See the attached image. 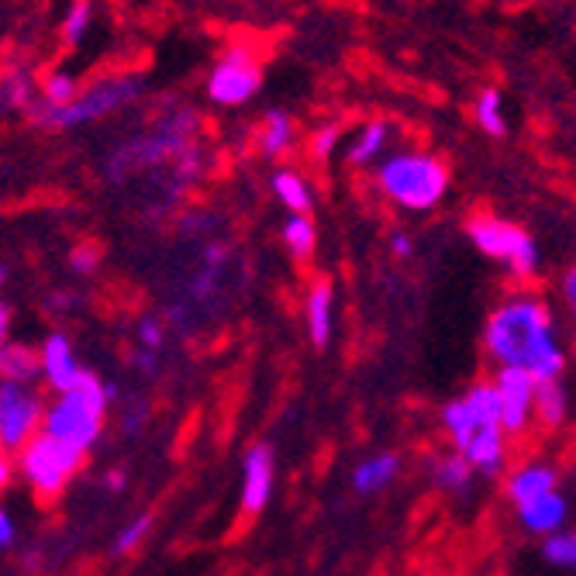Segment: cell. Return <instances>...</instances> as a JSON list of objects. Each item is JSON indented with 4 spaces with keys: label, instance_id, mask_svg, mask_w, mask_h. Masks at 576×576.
Returning <instances> with one entry per match:
<instances>
[{
    "label": "cell",
    "instance_id": "obj_13",
    "mask_svg": "<svg viewBox=\"0 0 576 576\" xmlns=\"http://www.w3.org/2000/svg\"><path fill=\"white\" fill-rule=\"evenodd\" d=\"M38 355H42V380L49 383V387L56 394L69 391V387H77V383L83 380V366L77 363V349L74 342L66 339L63 331H53V335H45V342L38 346Z\"/></svg>",
    "mask_w": 576,
    "mask_h": 576
},
{
    "label": "cell",
    "instance_id": "obj_23",
    "mask_svg": "<svg viewBox=\"0 0 576 576\" xmlns=\"http://www.w3.org/2000/svg\"><path fill=\"white\" fill-rule=\"evenodd\" d=\"M0 373H4V380H14V383L42 380V355H38V349L8 342L4 349H0Z\"/></svg>",
    "mask_w": 576,
    "mask_h": 576
},
{
    "label": "cell",
    "instance_id": "obj_29",
    "mask_svg": "<svg viewBox=\"0 0 576 576\" xmlns=\"http://www.w3.org/2000/svg\"><path fill=\"white\" fill-rule=\"evenodd\" d=\"M90 21H93V11H90V0H74L63 18V42L74 49V45H80L90 32Z\"/></svg>",
    "mask_w": 576,
    "mask_h": 576
},
{
    "label": "cell",
    "instance_id": "obj_32",
    "mask_svg": "<svg viewBox=\"0 0 576 576\" xmlns=\"http://www.w3.org/2000/svg\"><path fill=\"white\" fill-rule=\"evenodd\" d=\"M149 528H153V518H149V515H142V518H135L132 524H125L122 535L114 539V552H117V556H128V552H135L142 542H146Z\"/></svg>",
    "mask_w": 576,
    "mask_h": 576
},
{
    "label": "cell",
    "instance_id": "obj_21",
    "mask_svg": "<svg viewBox=\"0 0 576 576\" xmlns=\"http://www.w3.org/2000/svg\"><path fill=\"white\" fill-rule=\"evenodd\" d=\"M473 466L463 452H449V455H436V460H428V476L431 484L445 494H466L473 487Z\"/></svg>",
    "mask_w": 576,
    "mask_h": 576
},
{
    "label": "cell",
    "instance_id": "obj_42",
    "mask_svg": "<svg viewBox=\"0 0 576 576\" xmlns=\"http://www.w3.org/2000/svg\"><path fill=\"white\" fill-rule=\"evenodd\" d=\"M8 328H11V304H0V331L8 335Z\"/></svg>",
    "mask_w": 576,
    "mask_h": 576
},
{
    "label": "cell",
    "instance_id": "obj_27",
    "mask_svg": "<svg viewBox=\"0 0 576 576\" xmlns=\"http://www.w3.org/2000/svg\"><path fill=\"white\" fill-rule=\"evenodd\" d=\"M38 98H42V87H35V77L29 74V69H14V74H8V80H4V108L8 111L29 114Z\"/></svg>",
    "mask_w": 576,
    "mask_h": 576
},
{
    "label": "cell",
    "instance_id": "obj_37",
    "mask_svg": "<svg viewBox=\"0 0 576 576\" xmlns=\"http://www.w3.org/2000/svg\"><path fill=\"white\" fill-rule=\"evenodd\" d=\"M80 297L74 291H53L49 297H45V307H53V310H74Z\"/></svg>",
    "mask_w": 576,
    "mask_h": 576
},
{
    "label": "cell",
    "instance_id": "obj_5",
    "mask_svg": "<svg viewBox=\"0 0 576 576\" xmlns=\"http://www.w3.org/2000/svg\"><path fill=\"white\" fill-rule=\"evenodd\" d=\"M142 98V80L138 77H108L101 83L87 87L74 104L66 108H45L42 101H35V108L29 111V117L45 128V132H77L87 125H98L104 117L125 111L128 104H135Z\"/></svg>",
    "mask_w": 576,
    "mask_h": 576
},
{
    "label": "cell",
    "instance_id": "obj_30",
    "mask_svg": "<svg viewBox=\"0 0 576 576\" xmlns=\"http://www.w3.org/2000/svg\"><path fill=\"white\" fill-rule=\"evenodd\" d=\"M545 563L563 566V569H576V532H556L545 539Z\"/></svg>",
    "mask_w": 576,
    "mask_h": 576
},
{
    "label": "cell",
    "instance_id": "obj_7",
    "mask_svg": "<svg viewBox=\"0 0 576 576\" xmlns=\"http://www.w3.org/2000/svg\"><path fill=\"white\" fill-rule=\"evenodd\" d=\"M466 235L479 252H484L487 259L504 262L515 276H535L539 273L542 256H539L535 238L524 228L504 222V218H473Z\"/></svg>",
    "mask_w": 576,
    "mask_h": 576
},
{
    "label": "cell",
    "instance_id": "obj_4",
    "mask_svg": "<svg viewBox=\"0 0 576 576\" xmlns=\"http://www.w3.org/2000/svg\"><path fill=\"white\" fill-rule=\"evenodd\" d=\"M108 404H111L108 383L98 380L93 373H83L77 387L56 394V400L45 407L42 431H49V436H56L69 445H77L80 452H90L93 445H98V439L104 436Z\"/></svg>",
    "mask_w": 576,
    "mask_h": 576
},
{
    "label": "cell",
    "instance_id": "obj_25",
    "mask_svg": "<svg viewBox=\"0 0 576 576\" xmlns=\"http://www.w3.org/2000/svg\"><path fill=\"white\" fill-rule=\"evenodd\" d=\"M283 246L301 262H307L310 256H315L318 228H315V222H310V214H291V218L283 222Z\"/></svg>",
    "mask_w": 576,
    "mask_h": 576
},
{
    "label": "cell",
    "instance_id": "obj_38",
    "mask_svg": "<svg viewBox=\"0 0 576 576\" xmlns=\"http://www.w3.org/2000/svg\"><path fill=\"white\" fill-rule=\"evenodd\" d=\"M391 249H394V256H397V259H407V256L415 252L411 235H407V231H394V235H391Z\"/></svg>",
    "mask_w": 576,
    "mask_h": 576
},
{
    "label": "cell",
    "instance_id": "obj_11",
    "mask_svg": "<svg viewBox=\"0 0 576 576\" xmlns=\"http://www.w3.org/2000/svg\"><path fill=\"white\" fill-rule=\"evenodd\" d=\"M497 394H500V418L508 436H518L535 418V397H539V380L521 370V366H500L497 376Z\"/></svg>",
    "mask_w": 576,
    "mask_h": 576
},
{
    "label": "cell",
    "instance_id": "obj_31",
    "mask_svg": "<svg viewBox=\"0 0 576 576\" xmlns=\"http://www.w3.org/2000/svg\"><path fill=\"white\" fill-rule=\"evenodd\" d=\"M339 142H342V125L339 122H325L315 138H310V156H315L318 162H328L335 156V149H339Z\"/></svg>",
    "mask_w": 576,
    "mask_h": 576
},
{
    "label": "cell",
    "instance_id": "obj_19",
    "mask_svg": "<svg viewBox=\"0 0 576 576\" xmlns=\"http://www.w3.org/2000/svg\"><path fill=\"white\" fill-rule=\"evenodd\" d=\"M297 142V122L283 108L270 111L259 125V153L267 159H283Z\"/></svg>",
    "mask_w": 576,
    "mask_h": 576
},
{
    "label": "cell",
    "instance_id": "obj_22",
    "mask_svg": "<svg viewBox=\"0 0 576 576\" xmlns=\"http://www.w3.org/2000/svg\"><path fill=\"white\" fill-rule=\"evenodd\" d=\"M270 187L276 201L291 214H310V207H315V190H310V183L297 170H276L270 177Z\"/></svg>",
    "mask_w": 576,
    "mask_h": 576
},
{
    "label": "cell",
    "instance_id": "obj_34",
    "mask_svg": "<svg viewBox=\"0 0 576 576\" xmlns=\"http://www.w3.org/2000/svg\"><path fill=\"white\" fill-rule=\"evenodd\" d=\"M135 339H138V349L162 352V346H166V325H162L159 318H142V321H138V331H135Z\"/></svg>",
    "mask_w": 576,
    "mask_h": 576
},
{
    "label": "cell",
    "instance_id": "obj_33",
    "mask_svg": "<svg viewBox=\"0 0 576 576\" xmlns=\"http://www.w3.org/2000/svg\"><path fill=\"white\" fill-rule=\"evenodd\" d=\"M69 270L77 276H93L101 270V249L98 246H77L69 252Z\"/></svg>",
    "mask_w": 576,
    "mask_h": 576
},
{
    "label": "cell",
    "instance_id": "obj_17",
    "mask_svg": "<svg viewBox=\"0 0 576 576\" xmlns=\"http://www.w3.org/2000/svg\"><path fill=\"white\" fill-rule=\"evenodd\" d=\"M552 490H556V470L549 463H524L508 476V497L515 500V508L535 497H545Z\"/></svg>",
    "mask_w": 576,
    "mask_h": 576
},
{
    "label": "cell",
    "instance_id": "obj_16",
    "mask_svg": "<svg viewBox=\"0 0 576 576\" xmlns=\"http://www.w3.org/2000/svg\"><path fill=\"white\" fill-rule=\"evenodd\" d=\"M304 318H307V335L318 349L328 346L331 339V325H335V291L325 276L310 283L307 301H304Z\"/></svg>",
    "mask_w": 576,
    "mask_h": 576
},
{
    "label": "cell",
    "instance_id": "obj_41",
    "mask_svg": "<svg viewBox=\"0 0 576 576\" xmlns=\"http://www.w3.org/2000/svg\"><path fill=\"white\" fill-rule=\"evenodd\" d=\"M104 484H108V490H114V494H117V490H125V473H122V470H111Z\"/></svg>",
    "mask_w": 576,
    "mask_h": 576
},
{
    "label": "cell",
    "instance_id": "obj_2",
    "mask_svg": "<svg viewBox=\"0 0 576 576\" xmlns=\"http://www.w3.org/2000/svg\"><path fill=\"white\" fill-rule=\"evenodd\" d=\"M197 128L201 122L194 111L162 114L159 122H153L146 132L125 142V146H117L108 156V166H104L108 183L122 187L132 173L156 170V166H166V162L180 166L190 153H197Z\"/></svg>",
    "mask_w": 576,
    "mask_h": 576
},
{
    "label": "cell",
    "instance_id": "obj_12",
    "mask_svg": "<svg viewBox=\"0 0 576 576\" xmlns=\"http://www.w3.org/2000/svg\"><path fill=\"white\" fill-rule=\"evenodd\" d=\"M276 484V460L267 442H256L242 455V511L259 515L273 497Z\"/></svg>",
    "mask_w": 576,
    "mask_h": 576
},
{
    "label": "cell",
    "instance_id": "obj_36",
    "mask_svg": "<svg viewBox=\"0 0 576 576\" xmlns=\"http://www.w3.org/2000/svg\"><path fill=\"white\" fill-rule=\"evenodd\" d=\"M132 363H135V370H138L142 376H156V373H159V352H153V349H138Z\"/></svg>",
    "mask_w": 576,
    "mask_h": 576
},
{
    "label": "cell",
    "instance_id": "obj_35",
    "mask_svg": "<svg viewBox=\"0 0 576 576\" xmlns=\"http://www.w3.org/2000/svg\"><path fill=\"white\" fill-rule=\"evenodd\" d=\"M218 276H222V267H214V262H204V270L197 273V280L190 283V297H194V301H207L214 294V286H218Z\"/></svg>",
    "mask_w": 576,
    "mask_h": 576
},
{
    "label": "cell",
    "instance_id": "obj_6",
    "mask_svg": "<svg viewBox=\"0 0 576 576\" xmlns=\"http://www.w3.org/2000/svg\"><path fill=\"white\" fill-rule=\"evenodd\" d=\"M83 455L87 452H80L77 445L49 436V431H38V436L18 452V473L42 500H53L69 487V479L77 476V470L83 466Z\"/></svg>",
    "mask_w": 576,
    "mask_h": 576
},
{
    "label": "cell",
    "instance_id": "obj_39",
    "mask_svg": "<svg viewBox=\"0 0 576 576\" xmlns=\"http://www.w3.org/2000/svg\"><path fill=\"white\" fill-rule=\"evenodd\" d=\"M563 297H566V304H569V310H573V318H576V267L566 273V280H563Z\"/></svg>",
    "mask_w": 576,
    "mask_h": 576
},
{
    "label": "cell",
    "instance_id": "obj_3",
    "mask_svg": "<svg viewBox=\"0 0 576 576\" xmlns=\"http://www.w3.org/2000/svg\"><path fill=\"white\" fill-rule=\"evenodd\" d=\"M376 190L400 211H431L449 194V166L421 149L391 153L376 166Z\"/></svg>",
    "mask_w": 576,
    "mask_h": 576
},
{
    "label": "cell",
    "instance_id": "obj_1",
    "mask_svg": "<svg viewBox=\"0 0 576 576\" xmlns=\"http://www.w3.org/2000/svg\"><path fill=\"white\" fill-rule=\"evenodd\" d=\"M484 346L497 366H521L539 383L560 380L566 370V349L556 335L552 310L532 294H515L494 310L484 328Z\"/></svg>",
    "mask_w": 576,
    "mask_h": 576
},
{
    "label": "cell",
    "instance_id": "obj_10",
    "mask_svg": "<svg viewBox=\"0 0 576 576\" xmlns=\"http://www.w3.org/2000/svg\"><path fill=\"white\" fill-rule=\"evenodd\" d=\"M490 425H504L497 383H476V387H470L463 397H455L442 407V428H445L449 442L455 445V452H463L476 431H484Z\"/></svg>",
    "mask_w": 576,
    "mask_h": 576
},
{
    "label": "cell",
    "instance_id": "obj_15",
    "mask_svg": "<svg viewBox=\"0 0 576 576\" xmlns=\"http://www.w3.org/2000/svg\"><path fill=\"white\" fill-rule=\"evenodd\" d=\"M566 497L560 490H552L545 497H535V500H528V504H518V518L521 524L528 528V532H535V535H556L563 532V524H566Z\"/></svg>",
    "mask_w": 576,
    "mask_h": 576
},
{
    "label": "cell",
    "instance_id": "obj_9",
    "mask_svg": "<svg viewBox=\"0 0 576 576\" xmlns=\"http://www.w3.org/2000/svg\"><path fill=\"white\" fill-rule=\"evenodd\" d=\"M262 87V63L246 45H231V49L211 66L207 74V101L218 108H242L249 104Z\"/></svg>",
    "mask_w": 576,
    "mask_h": 576
},
{
    "label": "cell",
    "instance_id": "obj_20",
    "mask_svg": "<svg viewBox=\"0 0 576 576\" xmlns=\"http://www.w3.org/2000/svg\"><path fill=\"white\" fill-rule=\"evenodd\" d=\"M387 142H391V125L387 122H366L359 128L349 142V166L355 170H366V166H376L387 153Z\"/></svg>",
    "mask_w": 576,
    "mask_h": 576
},
{
    "label": "cell",
    "instance_id": "obj_26",
    "mask_svg": "<svg viewBox=\"0 0 576 576\" xmlns=\"http://www.w3.org/2000/svg\"><path fill=\"white\" fill-rule=\"evenodd\" d=\"M42 104L45 108H66V104H74L77 98H80V80L74 77V74H69V69H53V74L49 77H45L42 83Z\"/></svg>",
    "mask_w": 576,
    "mask_h": 576
},
{
    "label": "cell",
    "instance_id": "obj_40",
    "mask_svg": "<svg viewBox=\"0 0 576 576\" xmlns=\"http://www.w3.org/2000/svg\"><path fill=\"white\" fill-rule=\"evenodd\" d=\"M0 545L4 549L14 545V518L11 515H0Z\"/></svg>",
    "mask_w": 576,
    "mask_h": 576
},
{
    "label": "cell",
    "instance_id": "obj_18",
    "mask_svg": "<svg viewBox=\"0 0 576 576\" xmlns=\"http://www.w3.org/2000/svg\"><path fill=\"white\" fill-rule=\"evenodd\" d=\"M400 473V460L394 452H376L366 455L363 463L352 470V490L355 494H376V490H387Z\"/></svg>",
    "mask_w": 576,
    "mask_h": 576
},
{
    "label": "cell",
    "instance_id": "obj_24",
    "mask_svg": "<svg viewBox=\"0 0 576 576\" xmlns=\"http://www.w3.org/2000/svg\"><path fill=\"white\" fill-rule=\"evenodd\" d=\"M473 117H476L479 132H487L490 138L508 135V114H504V98H500L497 87L479 90V98L473 104Z\"/></svg>",
    "mask_w": 576,
    "mask_h": 576
},
{
    "label": "cell",
    "instance_id": "obj_14",
    "mask_svg": "<svg viewBox=\"0 0 576 576\" xmlns=\"http://www.w3.org/2000/svg\"><path fill=\"white\" fill-rule=\"evenodd\" d=\"M463 455L476 473L497 476L504 470V460H508V431H504V425H490L484 431H476L470 445L463 449Z\"/></svg>",
    "mask_w": 576,
    "mask_h": 576
},
{
    "label": "cell",
    "instance_id": "obj_8",
    "mask_svg": "<svg viewBox=\"0 0 576 576\" xmlns=\"http://www.w3.org/2000/svg\"><path fill=\"white\" fill-rule=\"evenodd\" d=\"M45 404L32 383H0V449L18 455L45 425Z\"/></svg>",
    "mask_w": 576,
    "mask_h": 576
},
{
    "label": "cell",
    "instance_id": "obj_28",
    "mask_svg": "<svg viewBox=\"0 0 576 576\" xmlns=\"http://www.w3.org/2000/svg\"><path fill=\"white\" fill-rule=\"evenodd\" d=\"M535 418L545 425H560L566 418V391L560 380L539 383V397H535Z\"/></svg>",
    "mask_w": 576,
    "mask_h": 576
}]
</instances>
